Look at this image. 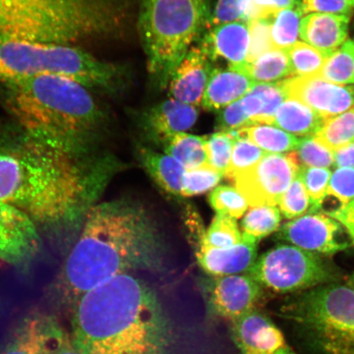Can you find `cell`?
I'll list each match as a JSON object with an SVG mask.
<instances>
[{
	"instance_id": "6da1fadb",
	"label": "cell",
	"mask_w": 354,
	"mask_h": 354,
	"mask_svg": "<svg viewBox=\"0 0 354 354\" xmlns=\"http://www.w3.org/2000/svg\"><path fill=\"white\" fill-rule=\"evenodd\" d=\"M13 125L0 127V201L34 223L73 218L91 197L94 185L79 157Z\"/></svg>"
},
{
	"instance_id": "7a4b0ae2",
	"label": "cell",
	"mask_w": 354,
	"mask_h": 354,
	"mask_svg": "<svg viewBox=\"0 0 354 354\" xmlns=\"http://www.w3.org/2000/svg\"><path fill=\"white\" fill-rule=\"evenodd\" d=\"M82 354H167L169 323L154 292L122 274L73 304L69 330Z\"/></svg>"
},
{
	"instance_id": "3957f363",
	"label": "cell",
	"mask_w": 354,
	"mask_h": 354,
	"mask_svg": "<svg viewBox=\"0 0 354 354\" xmlns=\"http://www.w3.org/2000/svg\"><path fill=\"white\" fill-rule=\"evenodd\" d=\"M158 248L156 231L142 207L127 201L92 207L62 270L63 298L73 307L109 279L153 267Z\"/></svg>"
},
{
	"instance_id": "277c9868",
	"label": "cell",
	"mask_w": 354,
	"mask_h": 354,
	"mask_svg": "<svg viewBox=\"0 0 354 354\" xmlns=\"http://www.w3.org/2000/svg\"><path fill=\"white\" fill-rule=\"evenodd\" d=\"M1 86L3 104L17 126L75 156L87 151L105 122L90 88L72 80L42 76Z\"/></svg>"
},
{
	"instance_id": "5b68a950",
	"label": "cell",
	"mask_w": 354,
	"mask_h": 354,
	"mask_svg": "<svg viewBox=\"0 0 354 354\" xmlns=\"http://www.w3.org/2000/svg\"><path fill=\"white\" fill-rule=\"evenodd\" d=\"M123 0H0V39L71 44L112 37Z\"/></svg>"
},
{
	"instance_id": "8992f818",
	"label": "cell",
	"mask_w": 354,
	"mask_h": 354,
	"mask_svg": "<svg viewBox=\"0 0 354 354\" xmlns=\"http://www.w3.org/2000/svg\"><path fill=\"white\" fill-rule=\"evenodd\" d=\"M42 76L72 80L112 94L120 88L124 71L78 46L0 39V85Z\"/></svg>"
},
{
	"instance_id": "52a82bcc",
	"label": "cell",
	"mask_w": 354,
	"mask_h": 354,
	"mask_svg": "<svg viewBox=\"0 0 354 354\" xmlns=\"http://www.w3.org/2000/svg\"><path fill=\"white\" fill-rule=\"evenodd\" d=\"M210 17V0H143L140 33L158 87L168 86L190 46L209 28Z\"/></svg>"
},
{
	"instance_id": "ba28073f",
	"label": "cell",
	"mask_w": 354,
	"mask_h": 354,
	"mask_svg": "<svg viewBox=\"0 0 354 354\" xmlns=\"http://www.w3.org/2000/svg\"><path fill=\"white\" fill-rule=\"evenodd\" d=\"M320 354H354V290L330 283L295 294L281 309Z\"/></svg>"
},
{
	"instance_id": "9c48e42d",
	"label": "cell",
	"mask_w": 354,
	"mask_h": 354,
	"mask_svg": "<svg viewBox=\"0 0 354 354\" xmlns=\"http://www.w3.org/2000/svg\"><path fill=\"white\" fill-rule=\"evenodd\" d=\"M248 275L280 294H297L339 280L335 270L320 256L288 245L266 252Z\"/></svg>"
},
{
	"instance_id": "30bf717a",
	"label": "cell",
	"mask_w": 354,
	"mask_h": 354,
	"mask_svg": "<svg viewBox=\"0 0 354 354\" xmlns=\"http://www.w3.org/2000/svg\"><path fill=\"white\" fill-rule=\"evenodd\" d=\"M299 170L295 151L267 153L255 165L234 176L232 181L250 207H276Z\"/></svg>"
},
{
	"instance_id": "8fae6325",
	"label": "cell",
	"mask_w": 354,
	"mask_h": 354,
	"mask_svg": "<svg viewBox=\"0 0 354 354\" xmlns=\"http://www.w3.org/2000/svg\"><path fill=\"white\" fill-rule=\"evenodd\" d=\"M263 289L250 275L212 277L205 285L207 303L212 314L232 322L256 309Z\"/></svg>"
},
{
	"instance_id": "7c38bea8",
	"label": "cell",
	"mask_w": 354,
	"mask_h": 354,
	"mask_svg": "<svg viewBox=\"0 0 354 354\" xmlns=\"http://www.w3.org/2000/svg\"><path fill=\"white\" fill-rule=\"evenodd\" d=\"M279 84L287 98L301 102L325 119L354 107V86L331 83L317 76L293 77Z\"/></svg>"
},
{
	"instance_id": "4fadbf2b",
	"label": "cell",
	"mask_w": 354,
	"mask_h": 354,
	"mask_svg": "<svg viewBox=\"0 0 354 354\" xmlns=\"http://www.w3.org/2000/svg\"><path fill=\"white\" fill-rule=\"evenodd\" d=\"M337 221L322 214H308L282 225L278 238L317 254L331 255L346 250L348 243L338 240Z\"/></svg>"
},
{
	"instance_id": "5bb4252c",
	"label": "cell",
	"mask_w": 354,
	"mask_h": 354,
	"mask_svg": "<svg viewBox=\"0 0 354 354\" xmlns=\"http://www.w3.org/2000/svg\"><path fill=\"white\" fill-rule=\"evenodd\" d=\"M39 243L34 221L0 201V260L13 266L26 265L37 254Z\"/></svg>"
},
{
	"instance_id": "9a60e30c",
	"label": "cell",
	"mask_w": 354,
	"mask_h": 354,
	"mask_svg": "<svg viewBox=\"0 0 354 354\" xmlns=\"http://www.w3.org/2000/svg\"><path fill=\"white\" fill-rule=\"evenodd\" d=\"M198 118L196 107L170 99L144 111L139 124L146 137L162 147L171 136L192 128Z\"/></svg>"
},
{
	"instance_id": "2e32d148",
	"label": "cell",
	"mask_w": 354,
	"mask_h": 354,
	"mask_svg": "<svg viewBox=\"0 0 354 354\" xmlns=\"http://www.w3.org/2000/svg\"><path fill=\"white\" fill-rule=\"evenodd\" d=\"M212 70V61L201 44L190 48L168 84L172 99L201 106Z\"/></svg>"
},
{
	"instance_id": "e0dca14e",
	"label": "cell",
	"mask_w": 354,
	"mask_h": 354,
	"mask_svg": "<svg viewBox=\"0 0 354 354\" xmlns=\"http://www.w3.org/2000/svg\"><path fill=\"white\" fill-rule=\"evenodd\" d=\"M232 333L241 354H275L287 345L275 323L257 309L232 322Z\"/></svg>"
},
{
	"instance_id": "ac0fdd59",
	"label": "cell",
	"mask_w": 354,
	"mask_h": 354,
	"mask_svg": "<svg viewBox=\"0 0 354 354\" xmlns=\"http://www.w3.org/2000/svg\"><path fill=\"white\" fill-rule=\"evenodd\" d=\"M201 46L212 62L223 59L228 68L239 71L247 64L250 46L249 25L236 21L209 28Z\"/></svg>"
},
{
	"instance_id": "d6986e66",
	"label": "cell",
	"mask_w": 354,
	"mask_h": 354,
	"mask_svg": "<svg viewBox=\"0 0 354 354\" xmlns=\"http://www.w3.org/2000/svg\"><path fill=\"white\" fill-rule=\"evenodd\" d=\"M242 241L228 249L199 245L198 263L212 277L238 275L249 272L257 260L259 241L242 234Z\"/></svg>"
},
{
	"instance_id": "ffe728a7",
	"label": "cell",
	"mask_w": 354,
	"mask_h": 354,
	"mask_svg": "<svg viewBox=\"0 0 354 354\" xmlns=\"http://www.w3.org/2000/svg\"><path fill=\"white\" fill-rule=\"evenodd\" d=\"M348 22V16L312 13L300 21V38L330 56L345 42Z\"/></svg>"
},
{
	"instance_id": "44dd1931",
	"label": "cell",
	"mask_w": 354,
	"mask_h": 354,
	"mask_svg": "<svg viewBox=\"0 0 354 354\" xmlns=\"http://www.w3.org/2000/svg\"><path fill=\"white\" fill-rule=\"evenodd\" d=\"M248 75L231 68H212L207 82L202 107L221 111L243 98L255 85Z\"/></svg>"
},
{
	"instance_id": "7402d4cb",
	"label": "cell",
	"mask_w": 354,
	"mask_h": 354,
	"mask_svg": "<svg viewBox=\"0 0 354 354\" xmlns=\"http://www.w3.org/2000/svg\"><path fill=\"white\" fill-rule=\"evenodd\" d=\"M286 99L280 84L275 82L256 83L240 100L250 126L258 124L272 126L277 109Z\"/></svg>"
},
{
	"instance_id": "603a6c76",
	"label": "cell",
	"mask_w": 354,
	"mask_h": 354,
	"mask_svg": "<svg viewBox=\"0 0 354 354\" xmlns=\"http://www.w3.org/2000/svg\"><path fill=\"white\" fill-rule=\"evenodd\" d=\"M139 151L141 163L158 187L172 196H181L185 167L167 154L146 147Z\"/></svg>"
},
{
	"instance_id": "cb8c5ba5",
	"label": "cell",
	"mask_w": 354,
	"mask_h": 354,
	"mask_svg": "<svg viewBox=\"0 0 354 354\" xmlns=\"http://www.w3.org/2000/svg\"><path fill=\"white\" fill-rule=\"evenodd\" d=\"M326 119L301 102L287 98L277 111L272 126L299 136H314Z\"/></svg>"
},
{
	"instance_id": "d4e9b609",
	"label": "cell",
	"mask_w": 354,
	"mask_h": 354,
	"mask_svg": "<svg viewBox=\"0 0 354 354\" xmlns=\"http://www.w3.org/2000/svg\"><path fill=\"white\" fill-rule=\"evenodd\" d=\"M47 317L41 313H34L22 318L0 348V354H39Z\"/></svg>"
},
{
	"instance_id": "484cf974",
	"label": "cell",
	"mask_w": 354,
	"mask_h": 354,
	"mask_svg": "<svg viewBox=\"0 0 354 354\" xmlns=\"http://www.w3.org/2000/svg\"><path fill=\"white\" fill-rule=\"evenodd\" d=\"M206 137L180 132L162 145L163 151L180 163L185 170L209 165L205 149Z\"/></svg>"
},
{
	"instance_id": "4316f807",
	"label": "cell",
	"mask_w": 354,
	"mask_h": 354,
	"mask_svg": "<svg viewBox=\"0 0 354 354\" xmlns=\"http://www.w3.org/2000/svg\"><path fill=\"white\" fill-rule=\"evenodd\" d=\"M238 72L248 75L255 83H275L291 77L290 57L287 50L273 48Z\"/></svg>"
},
{
	"instance_id": "83f0119b",
	"label": "cell",
	"mask_w": 354,
	"mask_h": 354,
	"mask_svg": "<svg viewBox=\"0 0 354 354\" xmlns=\"http://www.w3.org/2000/svg\"><path fill=\"white\" fill-rule=\"evenodd\" d=\"M238 131L268 153L295 151L299 142V139L295 136L277 127L264 124L242 128Z\"/></svg>"
},
{
	"instance_id": "f1b7e54d",
	"label": "cell",
	"mask_w": 354,
	"mask_h": 354,
	"mask_svg": "<svg viewBox=\"0 0 354 354\" xmlns=\"http://www.w3.org/2000/svg\"><path fill=\"white\" fill-rule=\"evenodd\" d=\"M313 137L332 152L354 142V107L338 116L326 119Z\"/></svg>"
},
{
	"instance_id": "f546056e",
	"label": "cell",
	"mask_w": 354,
	"mask_h": 354,
	"mask_svg": "<svg viewBox=\"0 0 354 354\" xmlns=\"http://www.w3.org/2000/svg\"><path fill=\"white\" fill-rule=\"evenodd\" d=\"M317 77L339 85L354 83V42L345 41L327 57Z\"/></svg>"
},
{
	"instance_id": "4dcf8cb0",
	"label": "cell",
	"mask_w": 354,
	"mask_h": 354,
	"mask_svg": "<svg viewBox=\"0 0 354 354\" xmlns=\"http://www.w3.org/2000/svg\"><path fill=\"white\" fill-rule=\"evenodd\" d=\"M242 237L236 219L227 215L216 214L209 229L203 233L199 245L228 249L241 243Z\"/></svg>"
},
{
	"instance_id": "1f68e13d",
	"label": "cell",
	"mask_w": 354,
	"mask_h": 354,
	"mask_svg": "<svg viewBox=\"0 0 354 354\" xmlns=\"http://www.w3.org/2000/svg\"><path fill=\"white\" fill-rule=\"evenodd\" d=\"M281 220V212L277 207H252L241 221L242 234L259 241L276 232Z\"/></svg>"
},
{
	"instance_id": "d6a6232c",
	"label": "cell",
	"mask_w": 354,
	"mask_h": 354,
	"mask_svg": "<svg viewBox=\"0 0 354 354\" xmlns=\"http://www.w3.org/2000/svg\"><path fill=\"white\" fill-rule=\"evenodd\" d=\"M291 77L317 76L328 55L304 42H296L287 50Z\"/></svg>"
},
{
	"instance_id": "836d02e7",
	"label": "cell",
	"mask_w": 354,
	"mask_h": 354,
	"mask_svg": "<svg viewBox=\"0 0 354 354\" xmlns=\"http://www.w3.org/2000/svg\"><path fill=\"white\" fill-rule=\"evenodd\" d=\"M267 153L260 149L258 145L241 134L237 131V135L233 145L231 161H230L224 176L228 180H233L240 172L248 169L259 162Z\"/></svg>"
},
{
	"instance_id": "e575fe53",
	"label": "cell",
	"mask_w": 354,
	"mask_h": 354,
	"mask_svg": "<svg viewBox=\"0 0 354 354\" xmlns=\"http://www.w3.org/2000/svg\"><path fill=\"white\" fill-rule=\"evenodd\" d=\"M301 17L302 15L298 8L277 13L272 28L274 48L288 50L297 42Z\"/></svg>"
},
{
	"instance_id": "d590c367",
	"label": "cell",
	"mask_w": 354,
	"mask_h": 354,
	"mask_svg": "<svg viewBox=\"0 0 354 354\" xmlns=\"http://www.w3.org/2000/svg\"><path fill=\"white\" fill-rule=\"evenodd\" d=\"M236 135L237 131H219L207 137L205 140L207 163L223 176L231 161Z\"/></svg>"
},
{
	"instance_id": "8d00e7d4",
	"label": "cell",
	"mask_w": 354,
	"mask_h": 354,
	"mask_svg": "<svg viewBox=\"0 0 354 354\" xmlns=\"http://www.w3.org/2000/svg\"><path fill=\"white\" fill-rule=\"evenodd\" d=\"M39 354H82L74 344L70 331L55 317L48 316L46 333Z\"/></svg>"
},
{
	"instance_id": "74e56055",
	"label": "cell",
	"mask_w": 354,
	"mask_h": 354,
	"mask_svg": "<svg viewBox=\"0 0 354 354\" xmlns=\"http://www.w3.org/2000/svg\"><path fill=\"white\" fill-rule=\"evenodd\" d=\"M209 203L218 214H225L234 219L241 218L245 214L248 203L236 188L220 185L209 194Z\"/></svg>"
},
{
	"instance_id": "f35d334b",
	"label": "cell",
	"mask_w": 354,
	"mask_h": 354,
	"mask_svg": "<svg viewBox=\"0 0 354 354\" xmlns=\"http://www.w3.org/2000/svg\"><path fill=\"white\" fill-rule=\"evenodd\" d=\"M299 176L311 201L312 212L320 209L326 197L331 171L329 168L300 167Z\"/></svg>"
},
{
	"instance_id": "ab89813d",
	"label": "cell",
	"mask_w": 354,
	"mask_h": 354,
	"mask_svg": "<svg viewBox=\"0 0 354 354\" xmlns=\"http://www.w3.org/2000/svg\"><path fill=\"white\" fill-rule=\"evenodd\" d=\"M223 174L209 165L187 170L184 176L181 196L192 197L210 192L220 183Z\"/></svg>"
},
{
	"instance_id": "60d3db41",
	"label": "cell",
	"mask_w": 354,
	"mask_h": 354,
	"mask_svg": "<svg viewBox=\"0 0 354 354\" xmlns=\"http://www.w3.org/2000/svg\"><path fill=\"white\" fill-rule=\"evenodd\" d=\"M274 19L275 17L247 21L250 32V46L247 55V64L254 63L265 53L275 48H274L272 35Z\"/></svg>"
},
{
	"instance_id": "b9f144b4",
	"label": "cell",
	"mask_w": 354,
	"mask_h": 354,
	"mask_svg": "<svg viewBox=\"0 0 354 354\" xmlns=\"http://www.w3.org/2000/svg\"><path fill=\"white\" fill-rule=\"evenodd\" d=\"M295 152L304 167L329 168L335 165L334 152L318 143L313 136L299 139Z\"/></svg>"
},
{
	"instance_id": "7bdbcfd3",
	"label": "cell",
	"mask_w": 354,
	"mask_h": 354,
	"mask_svg": "<svg viewBox=\"0 0 354 354\" xmlns=\"http://www.w3.org/2000/svg\"><path fill=\"white\" fill-rule=\"evenodd\" d=\"M278 205L282 214L291 220L301 218L312 206L306 189L299 174L283 194Z\"/></svg>"
},
{
	"instance_id": "ee69618b",
	"label": "cell",
	"mask_w": 354,
	"mask_h": 354,
	"mask_svg": "<svg viewBox=\"0 0 354 354\" xmlns=\"http://www.w3.org/2000/svg\"><path fill=\"white\" fill-rule=\"evenodd\" d=\"M326 196L338 199L342 206L348 205L354 199V167L337 168L327 188Z\"/></svg>"
},
{
	"instance_id": "f6af8a7d",
	"label": "cell",
	"mask_w": 354,
	"mask_h": 354,
	"mask_svg": "<svg viewBox=\"0 0 354 354\" xmlns=\"http://www.w3.org/2000/svg\"><path fill=\"white\" fill-rule=\"evenodd\" d=\"M251 0H218L211 15L209 28L227 22L245 21Z\"/></svg>"
},
{
	"instance_id": "bcb514c9",
	"label": "cell",
	"mask_w": 354,
	"mask_h": 354,
	"mask_svg": "<svg viewBox=\"0 0 354 354\" xmlns=\"http://www.w3.org/2000/svg\"><path fill=\"white\" fill-rule=\"evenodd\" d=\"M299 2L300 0H251L245 21L273 19L281 10L297 8Z\"/></svg>"
},
{
	"instance_id": "7dc6e473",
	"label": "cell",
	"mask_w": 354,
	"mask_h": 354,
	"mask_svg": "<svg viewBox=\"0 0 354 354\" xmlns=\"http://www.w3.org/2000/svg\"><path fill=\"white\" fill-rule=\"evenodd\" d=\"M353 6L351 0H300L297 8L302 15L316 12L348 16Z\"/></svg>"
},
{
	"instance_id": "c3c4849f",
	"label": "cell",
	"mask_w": 354,
	"mask_h": 354,
	"mask_svg": "<svg viewBox=\"0 0 354 354\" xmlns=\"http://www.w3.org/2000/svg\"><path fill=\"white\" fill-rule=\"evenodd\" d=\"M250 126V119L243 112L240 100L221 109L216 120V127L219 131H239Z\"/></svg>"
},
{
	"instance_id": "681fc988",
	"label": "cell",
	"mask_w": 354,
	"mask_h": 354,
	"mask_svg": "<svg viewBox=\"0 0 354 354\" xmlns=\"http://www.w3.org/2000/svg\"><path fill=\"white\" fill-rule=\"evenodd\" d=\"M335 165L337 168L354 167V142L334 152Z\"/></svg>"
},
{
	"instance_id": "f907efd6",
	"label": "cell",
	"mask_w": 354,
	"mask_h": 354,
	"mask_svg": "<svg viewBox=\"0 0 354 354\" xmlns=\"http://www.w3.org/2000/svg\"><path fill=\"white\" fill-rule=\"evenodd\" d=\"M328 215L331 218L342 223L344 227L345 225L354 223V199L348 205L328 212Z\"/></svg>"
},
{
	"instance_id": "816d5d0a",
	"label": "cell",
	"mask_w": 354,
	"mask_h": 354,
	"mask_svg": "<svg viewBox=\"0 0 354 354\" xmlns=\"http://www.w3.org/2000/svg\"><path fill=\"white\" fill-rule=\"evenodd\" d=\"M275 354H297L296 353L293 349H292L290 347L286 346L281 348V349H279V351Z\"/></svg>"
},
{
	"instance_id": "f5cc1de1",
	"label": "cell",
	"mask_w": 354,
	"mask_h": 354,
	"mask_svg": "<svg viewBox=\"0 0 354 354\" xmlns=\"http://www.w3.org/2000/svg\"><path fill=\"white\" fill-rule=\"evenodd\" d=\"M344 227L347 229L349 236H351L352 242L354 245V223L345 225Z\"/></svg>"
},
{
	"instance_id": "db71d44e",
	"label": "cell",
	"mask_w": 354,
	"mask_h": 354,
	"mask_svg": "<svg viewBox=\"0 0 354 354\" xmlns=\"http://www.w3.org/2000/svg\"><path fill=\"white\" fill-rule=\"evenodd\" d=\"M348 286L349 287H351L352 289L354 290V272H353L352 276L351 277V278H349V280H348Z\"/></svg>"
},
{
	"instance_id": "11a10c76",
	"label": "cell",
	"mask_w": 354,
	"mask_h": 354,
	"mask_svg": "<svg viewBox=\"0 0 354 354\" xmlns=\"http://www.w3.org/2000/svg\"><path fill=\"white\" fill-rule=\"evenodd\" d=\"M351 1L352 2L353 6H354V0H351Z\"/></svg>"
}]
</instances>
